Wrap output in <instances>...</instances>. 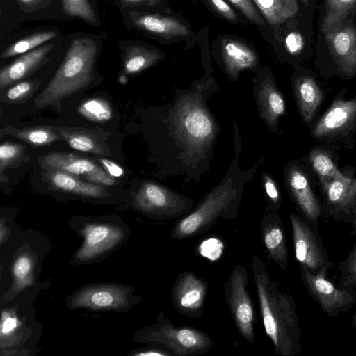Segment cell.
<instances>
[{"instance_id": "12", "label": "cell", "mask_w": 356, "mask_h": 356, "mask_svg": "<svg viewBox=\"0 0 356 356\" xmlns=\"http://www.w3.org/2000/svg\"><path fill=\"white\" fill-rule=\"evenodd\" d=\"M209 285L204 277L192 271L179 273L171 293L174 307L182 315L191 318H200L204 312Z\"/></svg>"}, {"instance_id": "26", "label": "cell", "mask_w": 356, "mask_h": 356, "mask_svg": "<svg viewBox=\"0 0 356 356\" xmlns=\"http://www.w3.org/2000/svg\"><path fill=\"white\" fill-rule=\"evenodd\" d=\"M257 99L262 118L269 125L275 127L278 119L285 113L286 106L282 95L270 79L263 81Z\"/></svg>"}, {"instance_id": "6", "label": "cell", "mask_w": 356, "mask_h": 356, "mask_svg": "<svg viewBox=\"0 0 356 356\" xmlns=\"http://www.w3.org/2000/svg\"><path fill=\"white\" fill-rule=\"evenodd\" d=\"M134 287L120 283H91L74 291L66 299L71 310L126 312L137 305L141 297Z\"/></svg>"}, {"instance_id": "4", "label": "cell", "mask_w": 356, "mask_h": 356, "mask_svg": "<svg viewBox=\"0 0 356 356\" xmlns=\"http://www.w3.org/2000/svg\"><path fill=\"white\" fill-rule=\"evenodd\" d=\"M69 225L83 240L70 260L75 265L102 261L123 245L130 235L129 226L115 218H84L72 220Z\"/></svg>"}, {"instance_id": "47", "label": "cell", "mask_w": 356, "mask_h": 356, "mask_svg": "<svg viewBox=\"0 0 356 356\" xmlns=\"http://www.w3.org/2000/svg\"><path fill=\"white\" fill-rule=\"evenodd\" d=\"M123 7H134L139 6H154L160 2V0H120Z\"/></svg>"}, {"instance_id": "14", "label": "cell", "mask_w": 356, "mask_h": 356, "mask_svg": "<svg viewBox=\"0 0 356 356\" xmlns=\"http://www.w3.org/2000/svg\"><path fill=\"white\" fill-rule=\"evenodd\" d=\"M323 189L327 216L337 221L350 222L356 211V178L343 176L334 179Z\"/></svg>"}, {"instance_id": "50", "label": "cell", "mask_w": 356, "mask_h": 356, "mask_svg": "<svg viewBox=\"0 0 356 356\" xmlns=\"http://www.w3.org/2000/svg\"><path fill=\"white\" fill-rule=\"evenodd\" d=\"M351 325L354 327L356 328V312L353 316L352 320H351Z\"/></svg>"}, {"instance_id": "34", "label": "cell", "mask_w": 356, "mask_h": 356, "mask_svg": "<svg viewBox=\"0 0 356 356\" xmlns=\"http://www.w3.org/2000/svg\"><path fill=\"white\" fill-rule=\"evenodd\" d=\"M15 137L34 147H42L58 140V136L49 127H31L13 131Z\"/></svg>"}, {"instance_id": "11", "label": "cell", "mask_w": 356, "mask_h": 356, "mask_svg": "<svg viewBox=\"0 0 356 356\" xmlns=\"http://www.w3.org/2000/svg\"><path fill=\"white\" fill-rule=\"evenodd\" d=\"M327 274L314 273L300 267V277L310 296L327 315L336 318L356 304V288L341 289L327 279Z\"/></svg>"}, {"instance_id": "7", "label": "cell", "mask_w": 356, "mask_h": 356, "mask_svg": "<svg viewBox=\"0 0 356 356\" xmlns=\"http://www.w3.org/2000/svg\"><path fill=\"white\" fill-rule=\"evenodd\" d=\"M193 201L158 184L145 181L131 196L134 210L156 220H174L192 210Z\"/></svg>"}, {"instance_id": "28", "label": "cell", "mask_w": 356, "mask_h": 356, "mask_svg": "<svg viewBox=\"0 0 356 356\" xmlns=\"http://www.w3.org/2000/svg\"><path fill=\"white\" fill-rule=\"evenodd\" d=\"M271 25L284 23L298 11L297 0H253Z\"/></svg>"}, {"instance_id": "40", "label": "cell", "mask_w": 356, "mask_h": 356, "mask_svg": "<svg viewBox=\"0 0 356 356\" xmlns=\"http://www.w3.org/2000/svg\"><path fill=\"white\" fill-rule=\"evenodd\" d=\"M34 87L33 82H21L13 86L7 91L6 99L13 102L21 101L32 92Z\"/></svg>"}, {"instance_id": "30", "label": "cell", "mask_w": 356, "mask_h": 356, "mask_svg": "<svg viewBox=\"0 0 356 356\" xmlns=\"http://www.w3.org/2000/svg\"><path fill=\"white\" fill-rule=\"evenodd\" d=\"M58 133L68 145L77 151L99 155H110L105 146L96 137L86 132L59 129Z\"/></svg>"}, {"instance_id": "49", "label": "cell", "mask_w": 356, "mask_h": 356, "mask_svg": "<svg viewBox=\"0 0 356 356\" xmlns=\"http://www.w3.org/2000/svg\"><path fill=\"white\" fill-rule=\"evenodd\" d=\"M350 225H351V227H352V230L350 232V235L355 236V235H356V211H355V215L353 216V218L350 222Z\"/></svg>"}, {"instance_id": "44", "label": "cell", "mask_w": 356, "mask_h": 356, "mask_svg": "<svg viewBox=\"0 0 356 356\" xmlns=\"http://www.w3.org/2000/svg\"><path fill=\"white\" fill-rule=\"evenodd\" d=\"M209 1L225 17L231 21L236 20V14L224 0H209Z\"/></svg>"}, {"instance_id": "22", "label": "cell", "mask_w": 356, "mask_h": 356, "mask_svg": "<svg viewBox=\"0 0 356 356\" xmlns=\"http://www.w3.org/2000/svg\"><path fill=\"white\" fill-rule=\"evenodd\" d=\"M46 180L54 190L85 198L106 199L111 196L105 186L81 181L78 177L58 170H47Z\"/></svg>"}, {"instance_id": "37", "label": "cell", "mask_w": 356, "mask_h": 356, "mask_svg": "<svg viewBox=\"0 0 356 356\" xmlns=\"http://www.w3.org/2000/svg\"><path fill=\"white\" fill-rule=\"evenodd\" d=\"M225 250L222 240L216 236L204 238L196 247L197 254L204 257L211 262L218 261L222 257Z\"/></svg>"}, {"instance_id": "51", "label": "cell", "mask_w": 356, "mask_h": 356, "mask_svg": "<svg viewBox=\"0 0 356 356\" xmlns=\"http://www.w3.org/2000/svg\"><path fill=\"white\" fill-rule=\"evenodd\" d=\"M305 4L308 3V0H302Z\"/></svg>"}, {"instance_id": "2", "label": "cell", "mask_w": 356, "mask_h": 356, "mask_svg": "<svg viewBox=\"0 0 356 356\" xmlns=\"http://www.w3.org/2000/svg\"><path fill=\"white\" fill-rule=\"evenodd\" d=\"M98 51L97 44L90 38L73 40L55 75L35 99L36 107L54 104L89 85L94 79Z\"/></svg>"}, {"instance_id": "5", "label": "cell", "mask_w": 356, "mask_h": 356, "mask_svg": "<svg viewBox=\"0 0 356 356\" xmlns=\"http://www.w3.org/2000/svg\"><path fill=\"white\" fill-rule=\"evenodd\" d=\"M134 341L167 349L177 356H198L210 350L213 338L202 330L191 326H178L161 311L154 323L138 330Z\"/></svg>"}, {"instance_id": "32", "label": "cell", "mask_w": 356, "mask_h": 356, "mask_svg": "<svg viewBox=\"0 0 356 356\" xmlns=\"http://www.w3.org/2000/svg\"><path fill=\"white\" fill-rule=\"evenodd\" d=\"M313 168L320 177L323 186L327 185L334 179L343 177L330 156L324 151L315 149L309 156Z\"/></svg>"}, {"instance_id": "3", "label": "cell", "mask_w": 356, "mask_h": 356, "mask_svg": "<svg viewBox=\"0 0 356 356\" xmlns=\"http://www.w3.org/2000/svg\"><path fill=\"white\" fill-rule=\"evenodd\" d=\"M241 196L242 186L236 184L232 176H227L194 209L175 222L171 238L188 239L209 232L220 218H235Z\"/></svg>"}, {"instance_id": "42", "label": "cell", "mask_w": 356, "mask_h": 356, "mask_svg": "<svg viewBox=\"0 0 356 356\" xmlns=\"http://www.w3.org/2000/svg\"><path fill=\"white\" fill-rule=\"evenodd\" d=\"M149 346V347L137 349L130 355L134 356H173L172 353L165 348L153 345Z\"/></svg>"}, {"instance_id": "21", "label": "cell", "mask_w": 356, "mask_h": 356, "mask_svg": "<svg viewBox=\"0 0 356 356\" xmlns=\"http://www.w3.org/2000/svg\"><path fill=\"white\" fill-rule=\"evenodd\" d=\"M53 47L51 43L37 47L2 67L0 70V88H6L24 79L46 63L48 60L47 56Z\"/></svg>"}, {"instance_id": "46", "label": "cell", "mask_w": 356, "mask_h": 356, "mask_svg": "<svg viewBox=\"0 0 356 356\" xmlns=\"http://www.w3.org/2000/svg\"><path fill=\"white\" fill-rule=\"evenodd\" d=\"M286 47L289 52L295 54L301 48V38L296 33H290L286 38Z\"/></svg>"}, {"instance_id": "35", "label": "cell", "mask_w": 356, "mask_h": 356, "mask_svg": "<svg viewBox=\"0 0 356 356\" xmlns=\"http://www.w3.org/2000/svg\"><path fill=\"white\" fill-rule=\"evenodd\" d=\"M337 270L339 281L337 286L338 287L356 288V243L346 259L339 262Z\"/></svg>"}, {"instance_id": "1", "label": "cell", "mask_w": 356, "mask_h": 356, "mask_svg": "<svg viewBox=\"0 0 356 356\" xmlns=\"http://www.w3.org/2000/svg\"><path fill=\"white\" fill-rule=\"evenodd\" d=\"M251 267L262 324L274 355H298L302 351V330L294 298L272 279L258 256L252 257Z\"/></svg>"}, {"instance_id": "43", "label": "cell", "mask_w": 356, "mask_h": 356, "mask_svg": "<svg viewBox=\"0 0 356 356\" xmlns=\"http://www.w3.org/2000/svg\"><path fill=\"white\" fill-rule=\"evenodd\" d=\"M24 12H35L42 9L51 3V0H14Z\"/></svg>"}, {"instance_id": "16", "label": "cell", "mask_w": 356, "mask_h": 356, "mask_svg": "<svg viewBox=\"0 0 356 356\" xmlns=\"http://www.w3.org/2000/svg\"><path fill=\"white\" fill-rule=\"evenodd\" d=\"M12 282L5 293L4 302L13 300L24 289L35 284L39 270V256L29 245L18 248L10 266Z\"/></svg>"}, {"instance_id": "13", "label": "cell", "mask_w": 356, "mask_h": 356, "mask_svg": "<svg viewBox=\"0 0 356 356\" xmlns=\"http://www.w3.org/2000/svg\"><path fill=\"white\" fill-rule=\"evenodd\" d=\"M40 162L47 170H58L76 177H82L91 183L105 186L115 184V179L92 161L74 154L51 152L41 157Z\"/></svg>"}, {"instance_id": "38", "label": "cell", "mask_w": 356, "mask_h": 356, "mask_svg": "<svg viewBox=\"0 0 356 356\" xmlns=\"http://www.w3.org/2000/svg\"><path fill=\"white\" fill-rule=\"evenodd\" d=\"M25 146L17 143H3L0 146V172L15 164L24 154Z\"/></svg>"}, {"instance_id": "33", "label": "cell", "mask_w": 356, "mask_h": 356, "mask_svg": "<svg viewBox=\"0 0 356 356\" xmlns=\"http://www.w3.org/2000/svg\"><path fill=\"white\" fill-rule=\"evenodd\" d=\"M78 111L84 118L96 122H104L113 118V110L110 104L101 97L86 100L79 106Z\"/></svg>"}, {"instance_id": "25", "label": "cell", "mask_w": 356, "mask_h": 356, "mask_svg": "<svg viewBox=\"0 0 356 356\" xmlns=\"http://www.w3.org/2000/svg\"><path fill=\"white\" fill-rule=\"evenodd\" d=\"M294 93L300 114L303 120L309 123L321 103L322 92L312 77L304 76L296 81Z\"/></svg>"}, {"instance_id": "24", "label": "cell", "mask_w": 356, "mask_h": 356, "mask_svg": "<svg viewBox=\"0 0 356 356\" xmlns=\"http://www.w3.org/2000/svg\"><path fill=\"white\" fill-rule=\"evenodd\" d=\"M221 54L227 71L233 76H236L242 70L252 68L257 60L251 49L234 40L222 41Z\"/></svg>"}, {"instance_id": "10", "label": "cell", "mask_w": 356, "mask_h": 356, "mask_svg": "<svg viewBox=\"0 0 356 356\" xmlns=\"http://www.w3.org/2000/svg\"><path fill=\"white\" fill-rule=\"evenodd\" d=\"M175 122L181 138L194 149H202L214 137L213 120L195 98H185L178 105Z\"/></svg>"}, {"instance_id": "48", "label": "cell", "mask_w": 356, "mask_h": 356, "mask_svg": "<svg viewBox=\"0 0 356 356\" xmlns=\"http://www.w3.org/2000/svg\"><path fill=\"white\" fill-rule=\"evenodd\" d=\"M11 235L10 228L6 224V218L1 217L0 220V243L3 245L9 239Z\"/></svg>"}, {"instance_id": "31", "label": "cell", "mask_w": 356, "mask_h": 356, "mask_svg": "<svg viewBox=\"0 0 356 356\" xmlns=\"http://www.w3.org/2000/svg\"><path fill=\"white\" fill-rule=\"evenodd\" d=\"M56 35L55 31H48L35 33L22 38L10 45L1 55V59L27 53L51 40Z\"/></svg>"}, {"instance_id": "27", "label": "cell", "mask_w": 356, "mask_h": 356, "mask_svg": "<svg viewBox=\"0 0 356 356\" xmlns=\"http://www.w3.org/2000/svg\"><path fill=\"white\" fill-rule=\"evenodd\" d=\"M123 66L128 74H135L156 63L161 54L156 49L138 43H129L124 47Z\"/></svg>"}, {"instance_id": "36", "label": "cell", "mask_w": 356, "mask_h": 356, "mask_svg": "<svg viewBox=\"0 0 356 356\" xmlns=\"http://www.w3.org/2000/svg\"><path fill=\"white\" fill-rule=\"evenodd\" d=\"M63 9L70 17H77L91 25H97V19L89 0H62Z\"/></svg>"}, {"instance_id": "20", "label": "cell", "mask_w": 356, "mask_h": 356, "mask_svg": "<svg viewBox=\"0 0 356 356\" xmlns=\"http://www.w3.org/2000/svg\"><path fill=\"white\" fill-rule=\"evenodd\" d=\"M25 318L17 310V307H4L1 309L0 325L1 354L15 355L20 351L22 344L28 339L29 329Z\"/></svg>"}, {"instance_id": "41", "label": "cell", "mask_w": 356, "mask_h": 356, "mask_svg": "<svg viewBox=\"0 0 356 356\" xmlns=\"http://www.w3.org/2000/svg\"><path fill=\"white\" fill-rule=\"evenodd\" d=\"M237 7L250 21L258 24L264 25L265 22L250 0H229Z\"/></svg>"}, {"instance_id": "18", "label": "cell", "mask_w": 356, "mask_h": 356, "mask_svg": "<svg viewBox=\"0 0 356 356\" xmlns=\"http://www.w3.org/2000/svg\"><path fill=\"white\" fill-rule=\"evenodd\" d=\"M286 179L290 193L303 217L318 227L322 213L321 207L307 176L299 168L293 165L289 168Z\"/></svg>"}, {"instance_id": "29", "label": "cell", "mask_w": 356, "mask_h": 356, "mask_svg": "<svg viewBox=\"0 0 356 356\" xmlns=\"http://www.w3.org/2000/svg\"><path fill=\"white\" fill-rule=\"evenodd\" d=\"M355 8L356 0H326L325 13L321 26L323 33L343 25Z\"/></svg>"}, {"instance_id": "9", "label": "cell", "mask_w": 356, "mask_h": 356, "mask_svg": "<svg viewBox=\"0 0 356 356\" xmlns=\"http://www.w3.org/2000/svg\"><path fill=\"white\" fill-rule=\"evenodd\" d=\"M289 220L292 227L294 255L300 267L314 273H324L328 275L333 263L329 259L318 227L293 213L290 214Z\"/></svg>"}, {"instance_id": "23", "label": "cell", "mask_w": 356, "mask_h": 356, "mask_svg": "<svg viewBox=\"0 0 356 356\" xmlns=\"http://www.w3.org/2000/svg\"><path fill=\"white\" fill-rule=\"evenodd\" d=\"M129 17L136 28L165 38L187 37L191 30L179 20L159 15L130 12Z\"/></svg>"}, {"instance_id": "17", "label": "cell", "mask_w": 356, "mask_h": 356, "mask_svg": "<svg viewBox=\"0 0 356 356\" xmlns=\"http://www.w3.org/2000/svg\"><path fill=\"white\" fill-rule=\"evenodd\" d=\"M325 35V40L339 69L347 76L356 74V29L344 24Z\"/></svg>"}, {"instance_id": "45", "label": "cell", "mask_w": 356, "mask_h": 356, "mask_svg": "<svg viewBox=\"0 0 356 356\" xmlns=\"http://www.w3.org/2000/svg\"><path fill=\"white\" fill-rule=\"evenodd\" d=\"M105 171L112 177H120L124 175V170L115 162L104 158L98 159Z\"/></svg>"}, {"instance_id": "8", "label": "cell", "mask_w": 356, "mask_h": 356, "mask_svg": "<svg viewBox=\"0 0 356 356\" xmlns=\"http://www.w3.org/2000/svg\"><path fill=\"white\" fill-rule=\"evenodd\" d=\"M245 267L236 264L224 284L226 302L241 336L250 343L255 341V309L250 296Z\"/></svg>"}, {"instance_id": "15", "label": "cell", "mask_w": 356, "mask_h": 356, "mask_svg": "<svg viewBox=\"0 0 356 356\" xmlns=\"http://www.w3.org/2000/svg\"><path fill=\"white\" fill-rule=\"evenodd\" d=\"M259 226L267 257L285 272L289 266L286 236L282 221L277 211L266 209Z\"/></svg>"}, {"instance_id": "39", "label": "cell", "mask_w": 356, "mask_h": 356, "mask_svg": "<svg viewBox=\"0 0 356 356\" xmlns=\"http://www.w3.org/2000/svg\"><path fill=\"white\" fill-rule=\"evenodd\" d=\"M264 186L270 204L269 209L277 211L280 208L281 202L277 184L269 175H265L264 177Z\"/></svg>"}, {"instance_id": "19", "label": "cell", "mask_w": 356, "mask_h": 356, "mask_svg": "<svg viewBox=\"0 0 356 356\" xmlns=\"http://www.w3.org/2000/svg\"><path fill=\"white\" fill-rule=\"evenodd\" d=\"M356 120V99H337L320 119L312 131L315 138L337 135L348 129Z\"/></svg>"}]
</instances>
